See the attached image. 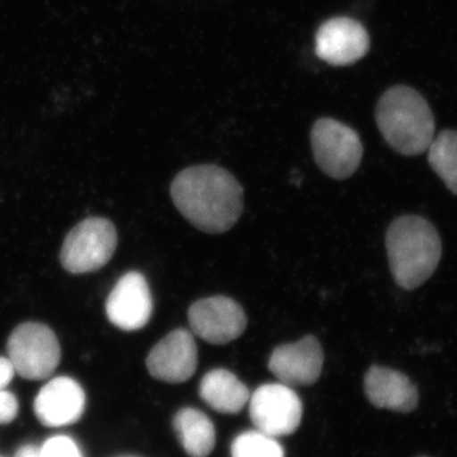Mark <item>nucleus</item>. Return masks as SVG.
<instances>
[{"mask_svg": "<svg viewBox=\"0 0 457 457\" xmlns=\"http://www.w3.org/2000/svg\"><path fill=\"white\" fill-rule=\"evenodd\" d=\"M14 457H41V449L35 445H26L17 451Z\"/></svg>", "mask_w": 457, "mask_h": 457, "instance_id": "22", "label": "nucleus"}, {"mask_svg": "<svg viewBox=\"0 0 457 457\" xmlns=\"http://www.w3.org/2000/svg\"><path fill=\"white\" fill-rule=\"evenodd\" d=\"M370 49V36L359 21L335 17L319 27L315 54L333 66H347L362 59Z\"/></svg>", "mask_w": 457, "mask_h": 457, "instance_id": "9", "label": "nucleus"}, {"mask_svg": "<svg viewBox=\"0 0 457 457\" xmlns=\"http://www.w3.org/2000/svg\"><path fill=\"white\" fill-rule=\"evenodd\" d=\"M200 396L219 413L237 414L248 404L251 393L233 372L216 369L201 380Z\"/></svg>", "mask_w": 457, "mask_h": 457, "instance_id": "15", "label": "nucleus"}, {"mask_svg": "<svg viewBox=\"0 0 457 457\" xmlns=\"http://www.w3.org/2000/svg\"><path fill=\"white\" fill-rule=\"evenodd\" d=\"M198 351L194 335L186 329H176L161 339L146 359L149 374L156 380L182 384L196 372Z\"/></svg>", "mask_w": 457, "mask_h": 457, "instance_id": "10", "label": "nucleus"}, {"mask_svg": "<svg viewBox=\"0 0 457 457\" xmlns=\"http://www.w3.org/2000/svg\"><path fill=\"white\" fill-rule=\"evenodd\" d=\"M18 414V400L14 394L7 390H0V425H8L16 420Z\"/></svg>", "mask_w": 457, "mask_h": 457, "instance_id": "20", "label": "nucleus"}, {"mask_svg": "<svg viewBox=\"0 0 457 457\" xmlns=\"http://www.w3.org/2000/svg\"><path fill=\"white\" fill-rule=\"evenodd\" d=\"M324 353L315 337H303L299 342L278 345L270 353L269 369L279 383L288 386H311L323 371Z\"/></svg>", "mask_w": 457, "mask_h": 457, "instance_id": "11", "label": "nucleus"}, {"mask_svg": "<svg viewBox=\"0 0 457 457\" xmlns=\"http://www.w3.org/2000/svg\"><path fill=\"white\" fill-rule=\"evenodd\" d=\"M108 320L126 332H134L149 323L153 297L146 278L139 272H128L114 285L106 303Z\"/></svg>", "mask_w": 457, "mask_h": 457, "instance_id": "12", "label": "nucleus"}, {"mask_svg": "<svg viewBox=\"0 0 457 457\" xmlns=\"http://www.w3.org/2000/svg\"><path fill=\"white\" fill-rule=\"evenodd\" d=\"M16 369L8 357H0V390H4L13 380Z\"/></svg>", "mask_w": 457, "mask_h": 457, "instance_id": "21", "label": "nucleus"}, {"mask_svg": "<svg viewBox=\"0 0 457 457\" xmlns=\"http://www.w3.org/2000/svg\"><path fill=\"white\" fill-rule=\"evenodd\" d=\"M365 393L376 408L411 413L417 408L418 390L408 376L396 370L372 366L366 372Z\"/></svg>", "mask_w": 457, "mask_h": 457, "instance_id": "14", "label": "nucleus"}, {"mask_svg": "<svg viewBox=\"0 0 457 457\" xmlns=\"http://www.w3.org/2000/svg\"><path fill=\"white\" fill-rule=\"evenodd\" d=\"M427 152L432 170L444 180L445 186L457 195V131L440 132Z\"/></svg>", "mask_w": 457, "mask_h": 457, "instance_id": "17", "label": "nucleus"}, {"mask_svg": "<svg viewBox=\"0 0 457 457\" xmlns=\"http://www.w3.org/2000/svg\"><path fill=\"white\" fill-rule=\"evenodd\" d=\"M8 359L18 375L27 380H44L59 366L62 359L59 339L45 324H21L7 343Z\"/></svg>", "mask_w": 457, "mask_h": 457, "instance_id": "5", "label": "nucleus"}, {"mask_svg": "<svg viewBox=\"0 0 457 457\" xmlns=\"http://www.w3.org/2000/svg\"><path fill=\"white\" fill-rule=\"evenodd\" d=\"M422 457H426V456H422Z\"/></svg>", "mask_w": 457, "mask_h": 457, "instance_id": "23", "label": "nucleus"}, {"mask_svg": "<svg viewBox=\"0 0 457 457\" xmlns=\"http://www.w3.org/2000/svg\"><path fill=\"white\" fill-rule=\"evenodd\" d=\"M117 248V231L107 219L89 218L66 236L60 262L74 275L96 272L106 266Z\"/></svg>", "mask_w": 457, "mask_h": 457, "instance_id": "4", "label": "nucleus"}, {"mask_svg": "<svg viewBox=\"0 0 457 457\" xmlns=\"http://www.w3.org/2000/svg\"><path fill=\"white\" fill-rule=\"evenodd\" d=\"M312 147L315 162L327 176L350 179L359 170L363 146L359 134L335 119H320L312 129Z\"/></svg>", "mask_w": 457, "mask_h": 457, "instance_id": "6", "label": "nucleus"}, {"mask_svg": "<svg viewBox=\"0 0 457 457\" xmlns=\"http://www.w3.org/2000/svg\"><path fill=\"white\" fill-rule=\"evenodd\" d=\"M376 123L385 141L405 156L423 154L436 134L435 116L425 97L407 86H394L378 99Z\"/></svg>", "mask_w": 457, "mask_h": 457, "instance_id": "3", "label": "nucleus"}, {"mask_svg": "<svg viewBox=\"0 0 457 457\" xmlns=\"http://www.w3.org/2000/svg\"><path fill=\"white\" fill-rule=\"evenodd\" d=\"M385 242L393 278L404 290L420 287L437 270L442 257L440 234L422 216L395 219Z\"/></svg>", "mask_w": 457, "mask_h": 457, "instance_id": "2", "label": "nucleus"}, {"mask_svg": "<svg viewBox=\"0 0 457 457\" xmlns=\"http://www.w3.org/2000/svg\"><path fill=\"white\" fill-rule=\"evenodd\" d=\"M170 196L179 212L204 233L230 230L243 212L242 186L219 165H195L180 171L171 183Z\"/></svg>", "mask_w": 457, "mask_h": 457, "instance_id": "1", "label": "nucleus"}, {"mask_svg": "<svg viewBox=\"0 0 457 457\" xmlns=\"http://www.w3.org/2000/svg\"><path fill=\"white\" fill-rule=\"evenodd\" d=\"M233 457H285V451L275 437L258 431L240 433L231 445Z\"/></svg>", "mask_w": 457, "mask_h": 457, "instance_id": "18", "label": "nucleus"}, {"mask_svg": "<svg viewBox=\"0 0 457 457\" xmlns=\"http://www.w3.org/2000/svg\"><path fill=\"white\" fill-rule=\"evenodd\" d=\"M33 408L36 417L44 426L73 425L83 416L86 394L74 378L60 376L42 387L36 396Z\"/></svg>", "mask_w": 457, "mask_h": 457, "instance_id": "13", "label": "nucleus"}, {"mask_svg": "<svg viewBox=\"0 0 457 457\" xmlns=\"http://www.w3.org/2000/svg\"><path fill=\"white\" fill-rule=\"evenodd\" d=\"M174 431L189 457H207L216 442L215 426L203 411L180 409L173 420Z\"/></svg>", "mask_w": 457, "mask_h": 457, "instance_id": "16", "label": "nucleus"}, {"mask_svg": "<svg viewBox=\"0 0 457 457\" xmlns=\"http://www.w3.org/2000/svg\"><path fill=\"white\" fill-rule=\"evenodd\" d=\"M248 403L249 414L255 428L270 437L293 435L302 423V400L288 385H261Z\"/></svg>", "mask_w": 457, "mask_h": 457, "instance_id": "7", "label": "nucleus"}, {"mask_svg": "<svg viewBox=\"0 0 457 457\" xmlns=\"http://www.w3.org/2000/svg\"><path fill=\"white\" fill-rule=\"evenodd\" d=\"M188 321L192 333L212 345L236 341L246 328L242 306L227 296L207 297L192 303Z\"/></svg>", "mask_w": 457, "mask_h": 457, "instance_id": "8", "label": "nucleus"}, {"mask_svg": "<svg viewBox=\"0 0 457 457\" xmlns=\"http://www.w3.org/2000/svg\"><path fill=\"white\" fill-rule=\"evenodd\" d=\"M41 457H83L79 446L66 436H56L45 442Z\"/></svg>", "mask_w": 457, "mask_h": 457, "instance_id": "19", "label": "nucleus"}]
</instances>
